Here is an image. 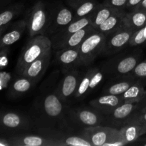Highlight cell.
Instances as JSON below:
<instances>
[{
  "mask_svg": "<svg viewBox=\"0 0 146 146\" xmlns=\"http://www.w3.org/2000/svg\"><path fill=\"white\" fill-rule=\"evenodd\" d=\"M43 83L40 94L34 100L31 109V118L36 129H75L68 121L66 106L56 92L58 81Z\"/></svg>",
  "mask_w": 146,
  "mask_h": 146,
  "instance_id": "obj_1",
  "label": "cell"
},
{
  "mask_svg": "<svg viewBox=\"0 0 146 146\" xmlns=\"http://www.w3.org/2000/svg\"><path fill=\"white\" fill-rule=\"evenodd\" d=\"M52 50V44L48 36L36 35L31 37L23 48L16 66L17 74L21 75L24 70L31 63Z\"/></svg>",
  "mask_w": 146,
  "mask_h": 146,
  "instance_id": "obj_2",
  "label": "cell"
},
{
  "mask_svg": "<svg viewBox=\"0 0 146 146\" xmlns=\"http://www.w3.org/2000/svg\"><path fill=\"white\" fill-rule=\"evenodd\" d=\"M91 146L125 145L119 129L106 125H94L83 128L79 131Z\"/></svg>",
  "mask_w": 146,
  "mask_h": 146,
  "instance_id": "obj_3",
  "label": "cell"
},
{
  "mask_svg": "<svg viewBox=\"0 0 146 146\" xmlns=\"http://www.w3.org/2000/svg\"><path fill=\"white\" fill-rule=\"evenodd\" d=\"M141 51H134L131 53L121 54L107 60L102 64L103 70L106 76L111 78H121L128 76L137 64L141 57Z\"/></svg>",
  "mask_w": 146,
  "mask_h": 146,
  "instance_id": "obj_4",
  "label": "cell"
},
{
  "mask_svg": "<svg viewBox=\"0 0 146 146\" xmlns=\"http://www.w3.org/2000/svg\"><path fill=\"white\" fill-rule=\"evenodd\" d=\"M51 9L41 1H38L27 10L25 16L29 38L36 35H46L49 24Z\"/></svg>",
  "mask_w": 146,
  "mask_h": 146,
  "instance_id": "obj_5",
  "label": "cell"
},
{
  "mask_svg": "<svg viewBox=\"0 0 146 146\" xmlns=\"http://www.w3.org/2000/svg\"><path fill=\"white\" fill-rule=\"evenodd\" d=\"M105 36L96 29L89 34L78 46L81 66H88L94 62L104 51Z\"/></svg>",
  "mask_w": 146,
  "mask_h": 146,
  "instance_id": "obj_6",
  "label": "cell"
},
{
  "mask_svg": "<svg viewBox=\"0 0 146 146\" xmlns=\"http://www.w3.org/2000/svg\"><path fill=\"white\" fill-rule=\"evenodd\" d=\"M67 117L74 128L103 125L104 121V114L91 106L68 108Z\"/></svg>",
  "mask_w": 146,
  "mask_h": 146,
  "instance_id": "obj_7",
  "label": "cell"
},
{
  "mask_svg": "<svg viewBox=\"0 0 146 146\" xmlns=\"http://www.w3.org/2000/svg\"><path fill=\"white\" fill-rule=\"evenodd\" d=\"M34 129L31 118L13 111L0 112V132L10 135L26 133Z\"/></svg>",
  "mask_w": 146,
  "mask_h": 146,
  "instance_id": "obj_8",
  "label": "cell"
},
{
  "mask_svg": "<svg viewBox=\"0 0 146 146\" xmlns=\"http://www.w3.org/2000/svg\"><path fill=\"white\" fill-rule=\"evenodd\" d=\"M37 133L53 140L57 146H91V143L75 129H36Z\"/></svg>",
  "mask_w": 146,
  "mask_h": 146,
  "instance_id": "obj_9",
  "label": "cell"
},
{
  "mask_svg": "<svg viewBox=\"0 0 146 146\" xmlns=\"http://www.w3.org/2000/svg\"><path fill=\"white\" fill-rule=\"evenodd\" d=\"M63 77L58 81L56 92L58 98L65 104L74 97L82 74L76 68H63Z\"/></svg>",
  "mask_w": 146,
  "mask_h": 146,
  "instance_id": "obj_10",
  "label": "cell"
},
{
  "mask_svg": "<svg viewBox=\"0 0 146 146\" xmlns=\"http://www.w3.org/2000/svg\"><path fill=\"white\" fill-rule=\"evenodd\" d=\"M106 74L102 67L94 66L88 68L81 76L78 88L74 98L81 100L95 91L104 81Z\"/></svg>",
  "mask_w": 146,
  "mask_h": 146,
  "instance_id": "obj_11",
  "label": "cell"
},
{
  "mask_svg": "<svg viewBox=\"0 0 146 146\" xmlns=\"http://www.w3.org/2000/svg\"><path fill=\"white\" fill-rule=\"evenodd\" d=\"M134 32L135 31L130 29L123 27L106 36L104 51L101 56H113L122 51L127 46H129L131 37Z\"/></svg>",
  "mask_w": 146,
  "mask_h": 146,
  "instance_id": "obj_12",
  "label": "cell"
},
{
  "mask_svg": "<svg viewBox=\"0 0 146 146\" xmlns=\"http://www.w3.org/2000/svg\"><path fill=\"white\" fill-rule=\"evenodd\" d=\"M75 20V15L71 8L59 5L51 9L49 24L46 36L54 35Z\"/></svg>",
  "mask_w": 146,
  "mask_h": 146,
  "instance_id": "obj_13",
  "label": "cell"
},
{
  "mask_svg": "<svg viewBox=\"0 0 146 146\" xmlns=\"http://www.w3.org/2000/svg\"><path fill=\"white\" fill-rule=\"evenodd\" d=\"M138 104H123L116 107L113 111L104 115L103 125L119 129L138 111Z\"/></svg>",
  "mask_w": 146,
  "mask_h": 146,
  "instance_id": "obj_14",
  "label": "cell"
},
{
  "mask_svg": "<svg viewBox=\"0 0 146 146\" xmlns=\"http://www.w3.org/2000/svg\"><path fill=\"white\" fill-rule=\"evenodd\" d=\"M11 146H57L53 140L40 134L21 133L8 137Z\"/></svg>",
  "mask_w": 146,
  "mask_h": 146,
  "instance_id": "obj_15",
  "label": "cell"
},
{
  "mask_svg": "<svg viewBox=\"0 0 146 146\" xmlns=\"http://www.w3.org/2000/svg\"><path fill=\"white\" fill-rule=\"evenodd\" d=\"M91 16L74 20V21L70 23L68 26H66L65 28L50 37L51 44H52V49L56 50L58 46L61 43L64 42L68 37L78 31V30L91 25Z\"/></svg>",
  "mask_w": 146,
  "mask_h": 146,
  "instance_id": "obj_16",
  "label": "cell"
},
{
  "mask_svg": "<svg viewBox=\"0 0 146 146\" xmlns=\"http://www.w3.org/2000/svg\"><path fill=\"white\" fill-rule=\"evenodd\" d=\"M51 59V51L43 56L37 58L29 64L21 76H25L36 84L46 71Z\"/></svg>",
  "mask_w": 146,
  "mask_h": 146,
  "instance_id": "obj_17",
  "label": "cell"
},
{
  "mask_svg": "<svg viewBox=\"0 0 146 146\" xmlns=\"http://www.w3.org/2000/svg\"><path fill=\"white\" fill-rule=\"evenodd\" d=\"M123 104L121 95L102 94V96L90 101V106L103 113L107 115L113 111L116 107Z\"/></svg>",
  "mask_w": 146,
  "mask_h": 146,
  "instance_id": "obj_18",
  "label": "cell"
},
{
  "mask_svg": "<svg viewBox=\"0 0 146 146\" xmlns=\"http://www.w3.org/2000/svg\"><path fill=\"white\" fill-rule=\"evenodd\" d=\"M56 61L62 68H76L81 66L78 47L64 48L57 50L55 54Z\"/></svg>",
  "mask_w": 146,
  "mask_h": 146,
  "instance_id": "obj_19",
  "label": "cell"
},
{
  "mask_svg": "<svg viewBox=\"0 0 146 146\" xmlns=\"http://www.w3.org/2000/svg\"><path fill=\"white\" fill-rule=\"evenodd\" d=\"M67 4L73 10L76 20L92 15L100 3L96 0H67Z\"/></svg>",
  "mask_w": 146,
  "mask_h": 146,
  "instance_id": "obj_20",
  "label": "cell"
},
{
  "mask_svg": "<svg viewBox=\"0 0 146 146\" xmlns=\"http://www.w3.org/2000/svg\"><path fill=\"white\" fill-rule=\"evenodd\" d=\"M27 28L25 19L14 23L11 29L0 37V49H8L9 46L20 39Z\"/></svg>",
  "mask_w": 146,
  "mask_h": 146,
  "instance_id": "obj_21",
  "label": "cell"
},
{
  "mask_svg": "<svg viewBox=\"0 0 146 146\" xmlns=\"http://www.w3.org/2000/svg\"><path fill=\"white\" fill-rule=\"evenodd\" d=\"M142 125L143 123L138 121L133 115L125 125L119 128L125 145L135 142L141 137Z\"/></svg>",
  "mask_w": 146,
  "mask_h": 146,
  "instance_id": "obj_22",
  "label": "cell"
},
{
  "mask_svg": "<svg viewBox=\"0 0 146 146\" xmlns=\"http://www.w3.org/2000/svg\"><path fill=\"white\" fill-rule=\"evenodd\" d=\"M135 82L137 81L129 75L121 78H111V81L103 89L102 94L121 95Z\"/></svg>",
  "mask_w": 146,
  "mask_h": 146,
  "instance_id": "obj_23",
  "label": "cell"
},
{
  "mask_svg": "<svg viewBox=\"0 0 146 146\" xmlns=\"http://www.w3.org/2000/svg\"><path fill=\"white\" fill-rule=\"evenodd\" d=\"M125 11H118L110 16L98 29L97 31L102 33L104 36H107L119 29L125 27L123 18Z\"/></svg>",
  "mask_w": 146,
  "mask_h": 146,
  "instance_id": "obj_24",
  "label": "cell"
},
{
  "mask_svg": "<svg viewBox=\"0 0 146 146\" xmlns=\"http://www.w3.org/2000/svg\"><path fill=\"white\" fill-rule=\"evenodd\" d=\"M123 21L125 27L133 31H138L146 25V11L131 10L125 12Z\"/></svg>",
  "mask_w": 146,
  "mask_h": 146,
  "instance_id": "obj_25",
  "label": "cell"
},
{
  "mask_svg": "<svg viewBox=\"0 0 146 146\" xmlns=\"http://www.w3.org/2000/svg\"><path fill=\"white\" fill-rule=\"evenodd\" d=\"M145 91L143 84L137 81L121 96L123 104H138L143 98Z\"/></svg>",
  "mask_w": 146,
  "mask_h": 146,
  "instance_id": "obj_26",
  "label": "cell"
},
{
  "mask_svg": "<svg viewBox=\"0 0 146 146\" xmlns=\"http://www.w3.org/2000/svg\"><path fill=\"white\" fill-rule=\"evenodd\" d=\"M96 30L91 25L83 28L78 30V31L73 34L69 37L66 38L63 43H61L56 50L61 49L64 48H74V47H78V46L81 44L83 41L91 33Z\"/></svg>",
  "mask_w": 146,
  "mask_h": 146,
  "instance_id": "obj_27",
  "label": "cell"
},
{
  "mask_svg": "<svg viewBox=\"0 0 146 146\" xmlns=\"http://www.w3.org/2000/svg\"><path fill=\"white\" fill-rule=\"evenodd\" d=\"M20 78L16 79L10 86L9 95L11 98H18L28 92L35 85V83L29 78L20 76Z\"/></svg>",
  "mask_w": 146,
  "mask_h": 146,
  "instance_id": "obj_28",
  "label": "cell"
},
{
  "mask_svg": "<svg viewBox=\"0 0 146 146\" xmlns=\"http://www.w3.org/2000/svg\"><path fill=\"white\" fill-rule=\"evenodd\" d=\"M118 11L104 4H100L91 15V25L97 29L110 16Z\"/></svg>",
  "mask_w": 146,
  "mask_h": 146,
  "instance_id": "obj_29",
  "label": "cell"
},
{
  "mask_svg": "<svg viewBox=\"0 0 146 146\" xmlns=\"http://www.w3.org/2000/svg\"><path fill=\"white\" fill-rule=\"evenodd\" d=\"M23 4H17L11 6L0 12V27L8 26L9 24L23 11Z\"/></svg>",
  "mask_w": 146,
  "mask_h": 146,
  "instance_id": "obj_30",
  "label": "cell"
},
{
  "mask_svg": "<svg viewBox=\"0 0 146 146\" xmlns=\"http://www.w3.org/2000/svg\"><path fill=\"white\" fill-rule=\"evenodd\" d=\"M128 75L136 81L145 85L146 83V59L140 61Z\"/></svg>",
  "mask_w": 146,
  "mask_h": 146,
  "instance_id": "obj_31",
  "label": "cell"
},
{
  "mask_svg": "<svg viewBox=\"0 0 146 146\" xmlns=\"http://www.w3.org/2000/svg\"><path fill=\"white\" fill-rule=\"evenodd\" d=\"M145 44H146V25L133 33L129 43V46H138Z\"/></svg>",
  "mask_w": 146,
  "mask_h": 146,
  "instance_id": "obj_32",
  "label": "cell"
},
{
  "mask_svg": "<svg viewBox=\"0 0 146 146\" xmlns=\"http://www.w3.org/2000/svg\"><path fill=\"white\" fill-rule=\"evenodd\" d=\"M128 0H105L103 4L118 11H125Z\"/></svg>",
  "mask_w": 146,
  "mask_h": 146,
  "instance_id": "obj_33",
  "label": "cell"
},
{
  "mask_svg": "<svg viewBox=\"0 0 146 146\" xmlns=\"http://www.w3.org/2000/svg\"><path fill=\"white\" fill-rule=\"evenodd\" d=\"M8 49H0V69H2L8 64Z\"/></svg>",
  "mask_w": 146,
  "mask_h": 146,
  "instance_id": "obj_34",
  "label": "cell"
},
{
  "mask_svg": "<svg viewBox=\"0 0 146 146\" xmlns=\"http://www.w3.org/2000/svg\"><path fill=\"white\" fill-rule=\"evenodd\" d=\"M143 0H128L125 9H129L131 11L134 9Z\"/></svg>",
  "mask_w": 146,
  "mask_h": 146,
  "instance_id": "obj_35",
  "label": "cell"
},
{
  "mask_svg": "<svg viewBox=\"0 0 146 146\" xmlns=\"http://www.w3.org/2000/svg\"><path fill=\"white\" fill-rule=\"evenodd\" d=\"M133 116L135 117L138 121H140L141 123H146V112H139V111H136V112L133 114Z\"/></svg>",
  "mask_w": 146,
  "mask_h": 146,
  "instance_id": "obj_36",
  "label": "cell"
},
{
  "mask_svg": "<svg viewBox=\"0 0 146 146\" xmlns=\"http://www.w3.org/2000/svg\"><path fill=\"white\" fill-rule=\"evenodd\" d=\"M0 146H11L9 141L8 138H0Z\"/></svg>",
  "mask_w": 146,
  "mask_h": 146,
  "instance_id": "obj_37",
  "label": "cell"
},
{
  "mask_svg": "<svg viewBox=\"0 0 146 146\" xmlns=\"http://www.w3.org/2000/svg\"><path fill=\"white\" fill-rule=\"evenodd\" d=\"M145 105H146V91H145V96H144V97H143V98L142 99V101H141L140 103H138V110H139L140 108H141L142 107H143Z\"/></svg>",
  "mask_w": 146,
  "mask_h": 146,
  "instance_id": "obj_38",
  "label": "cell"
},
{
  "mask_svg": "<svg viewBox=\"0 0 146 146\" xmlns=\"http://www.w3.org/2000/svg\"><path fill=\"white\" fill-rule=\"evenodd\" d=\"M136 141H138V144H140V145L146 146V137L143 138L142 139H139V138H138Z\"/></svg>",
  "mask_w": 146,
  "mask_h": 146,
  "instance_id": "obj_39",
  "label": "cell"
},
{
  "mask_svg": "<svg viewBox=\"0 0 146 146\" xmlns=\"http://www.w3.org/2000/svg\"><path fill=\"white\" fill-rule=\"evenodd\" d=\"M141 136H143V135H145L146 134V123H143V125H142V129H141Z\"/></svg>",
  "mask_w": 146,
  "mask_h": 146,
  "instance_id": "obj_40",
  "label": "cell"
},
{
  "mask_svg": "<svg viewBox=\"0 0 146 146\" xmlns=\"http://www.w3.org/2000/svg\"><path fill=\"white\" fill-rule=\"evenodd\" d=\"M9 25L8 26H5V27H0V37H1V36L2 35L3 33L4 32V31L7 30V29L8 28Z\"/></svg>",
  "mask_w": 146,
  "mask_h": 146,
  "instance_id": "obj_41",
  "label": "cell"
},
{
  "mask_svg": "<svg viewBox=\"0 0 146 146\" xmlns=\"http://www.w3.org/2000/svg\"><path fill=\"white\" fill-rule=\"evenodd\" d=\"M137 111H139V112H146V105L142 107L141 108H140V109L138 110Z\"/></svg>",
  "mask_w": 146,
  "mask_h": 146,
  "instance_id": "obj_42",
  "label": "cell"
}]
</instances>
